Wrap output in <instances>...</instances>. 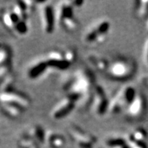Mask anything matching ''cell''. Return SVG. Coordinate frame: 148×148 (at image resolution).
<instances>
[{
  "label": "cell",
  "mask_w": 148,
  "mask_h": 148,
  "mask_svg": "<svg viewBox=\"0 0 148 148\" xmlns=\"http://www.w3.org/2000/svg\"><path fill=\"white\" fill-rule=\"evenodd\" d=\"M147 103L142 93L138 92L135 98L132 101L126 110V115L130 120L141 118L146 110Z\"/></svg>",
  "instance_id": "4fadbf2b"
},
{
  "label": "cell",
  "mask_w": 148,
  "mask_h": 148,
  "mask_svg": "<svg viewBox=\"0 0 148 148\" xmlns=\"http://www.w3.org/2000/svg\"><path fill=\"white\" fill-rule=\"evenodd\" d=\"M0 104L16 105L25 110L30 107L31 101L25 94L9 88L8 90L0 92Z\"/></svg>",
  "instance_id": "30bf717a"
},
{
  "label": "cell",
  "mask_w": 148,
  "mask_h": 148,
  "mask_svg": "<svg viewBox=\"0 0 148 148\" xmlns=\"http://www.w3.org/2000/svg\"><path fill=\"white\" fill-rule=\"evenodd\" d=\"M2 21L5 27L14 33L17 24L21 21H23V19L19 17L18 15L11 8L8 11H5L2 14Z\"/></svg>",
  "instance_id": "9a60e30c"
},
{
  "label": "cell",
  "mask_w": 148,
  "mask_h": 148,
  "mask_svg": "<svg viewBox=\"0 0 148 148\" xmlns=\"http://www.w3.org/2000/svg\"><path fill=\"white\" fill-rule=\"evenodd\" d=\"M142 83L144 84V85L148 88V75L145 76L142 78Z\"/></svg>",
  "instance_id": "484cf974"
},
{
  "label": "cell",
  "mask_w": 148,
  "mask_h": 148,
  "mask_svg": "<svg viewBox=\"0 0 148 148\" xmlns=\"http://www.w3.org/2000/svg\"><path fill=\"white\" fill-rule=\"evenodd\" d=\"M109 103L110 99L108 98L105 89L100 85L96 84L90 104L92 113L98 117H101L107 115L108 112Z\"/></svg>",
  "instance_id": "52a82bcc"
},
{
  "label": "cell",
  "mask_w": 148,
  "mask_h": 148,
  "mask_svg": "<svg viewBox=\"0 0 148 148\" xmlns=\"http://www.w3.org/2000/svg\"><path fill=\"white\" fill-rule=\"evenodd\" d=\"M18 146L20 148H39V145L37 142L25 134L19 139Z\"/></svg>",
  "instance_id": "44dd1931"
},
{
  "label": "cell",
  "mask_w": 148,
  "mask_h": 148,
  "mask_svg": "<svg viewBox=\"0 0 148 148\" xmlns=\"http://www.w3.org/2000/svg\"><path fill=\"white\" fill-rule=\"evenodd\" d=\"M77 105V102L73 98L65 94L51 108L49 113L50 117L53 120H62L67 117L75 110Z\"/></svg>",
  "instance_id": "9c48e42d"
},
{
  "label": "cell",
  "mask_w": 148,
  "mask_h": 148,
  "mask_svg": "<svg viewBox=\"0 0 148 148\" xmlns=\"http://www.w3.org/2000/svg\"><path fill=\"white\" fill-rule=\"evenodd\" d=\"M136 71V64L132 59L118 57L109 62L105 74L111 79L126 81L133 76Z\"/></svg>",
  "instance_id": "277c9868"
},
{
  "label": "cell",
  "mask_w": 148,
  "mask_h": 148,
  "mask_svg": "<svg viewBox=\"0 0 148 148\" xmlns=\"http://www.w3.org/2000/svg\"><path fill=\"white\" fill-rule=\"evenodd\" d=\"M51 69H55L59 71L66 70L71 67V64L66 60L64 56L63 51L59 49H51L47 51L44 55Z\"/></svg>",
  "instance_id": "8fae6325"
},
{
  "label": "cell",
  "mask_w": 148,
  "mask_h": 148,
  "mask_svg": "<svg viewBox=\"0 0 148 148\" xmlns=\"http://www.w3.org/2000/svg\"><path fill=\"white\" fill-rule=\"evenodd\" d=\"M143 60L147 67H148V36L145 40L143 47Z\"/></svg>",
  "instance_id": "d4e9b609"
},
{
  "label": "cell",
  "mask_w": 148,
  "mask_h": 148,
  "mask_svg": "<svg viewBox=\"0 0 148 148\" xmlns=\"http://www.w3.org/2000/svg\"><path fill=\"white\" fill-rule=\"evenodd\" d=\"M137 93L136 89L130 85L120 87L110 99L108 114L115 115L126 111Z\"/></svg>",
  "instance_id": "5b68a950"
},
{
  "label": "cell",
  "mask_w": 148,
  "mask_h": 148,
  "mask_svg": "<svg viewBox=\"0 0 148 148\" xmlns=\"http://www.w3.org/2000/svg\"><path fill=\"white\" fill-rule=\"evenodd\" d=\"M25 135L37 142L38 145H43L45 143L46 131L40 125H33L26 131Z\"/></svg>",
  "instance_id": "2e32d148"
},
{
  "label": "cell",
  "mask_w": 148,
  "mask_h": 148,
  "mask_svg": "<svg viewBox=\"0 0 148 148\" xmlns=\"http://www.w3.org/2000/svg\"><path fill=\"white\" fill-rule=\"evenodd\" d=\"M135 14L139 19H145L148 15V0H139L136 2Z\"/></svg>",
  "instance_id": "d6986e66"
},
{
  "label": "cell",
  "mask_w": 148,
  "mask_h": 148,
  "mask_svg": "<svg viewBox=\"0 0 148 148\" xmlns=\"http://www.w3.org/2000/svg\"><path fill=\"white\" fill-rule=\"evenodd\" d=\"M146 27H147V30H148V20L147 21V24H146Z\"/></svg>",
  "instance_id": "4316f807"
},
{
  "label": "cell",
  "mask_w": 148,
  "mask_h": 148,
  "mask_svg": "<svg viewBox=\"0 0 148 148\" xmlns=\"http://www.w3.org/2000/svg\"><path fill=\"white\" fill-rule=\"evenodd\" d=\"M96 84L91 73L86 69H76L63 87L66 95L73 98L77 104H90Z\"/></svg>",
  "instance_id": "6da1fadb"
},
{
  "label": "cell",
  "mask_w": 148,
  "mask_h": 148,
  "mask_svg": "<svg viewBox=\"0 0 148 148\" xmlns=\"http://www.w3.org/2000/svg\"><path fill=\"white\" fill-rule=\"evenodd\" d=\"M64 54V56L66 58V60L71 65L74 64L76 60V58H77V54L75 50H74L71 48H66L64 50H62Z\"/></svg>",
  "instance_id": "cb8c5ba5"
},
{
  "label": "cell",
  "mask_w": 148,
  "mask_h": 148,
  "mask_svg": "<svg viewBox=\"0 0 148 148\" xmlns=\"http://www.w3.org/2000/svg\"><path fill=\"white\" fill-rule=\"evenodd\" d=\"M36 8L38 9L41 29L44 33L51 35L54 31L56 24L55 7L50 1H39L36 3Z\"/></svg>",
  "instance_id": "8992f818"
},
{
  "label": "cell",
  "mask_w": 148,
  "mask_h": 148,
  "mask_svg": "<svg viewBox=\"0 0 148 148\" xmlns=\"http://www.w3.org/2000/svg\"><path fill=\"white\" fill-rule=\"evenodd\" d=\"M45 144L50 148H62L66 144L63 135L56 131H46Z\"/></svg>",
  "instance_id": "5bb4252c"
},
{
  "label": "cell",
  "mask_w": 148,
  "mask_h": 148,
  "mask_svg": "<svg viewBox=\"0 0 148 148\" xmlns=\"http://www.w3.org/2000/svg\"><path fill=\"white\" fill-rule=\"evenodd\" d=\"M105 146L107 148H130L126 137L121 135H111L105 138Z\"/></svg>",
  "instance_id": "ac0fdd59"
},
{
  "label": "cell",
  "mask_w": 148,
  "mask_h": 148,
  "mask_svg": "<svg viewBox=\"0 0 148 148\" xmlns=\"http://www.w3.org/2000/svg\"><path fill=\"white\" fill-rule=\"evenodd\" d=\"M88 61L98 72L102 73H106L109 62L105 58L97 54H90L88 56Z\"/></svg>",
  "instance_id": "e0dca14e"
},
{
  "label": "cell",
  "mask_w": 148,
  "mask_h": 148,
  "mask_svg": "<svg viewBox=\"0 0 148 148\" xmlns=\"http://www.w3.org/2000/svg\"><path fill=\"white\" fill-rule=\"evenodd\" d=\"M130 135L132 138L136 141H142V142H147V133L146 130L143 128H136L133 129L131 132H130Z\"/></svg>",
  "instance_id": "7402d4cb"
},
{
  "label": "cell",
  "mask_w": 148,
  "mask_h": 148,
  "mask_svg": "<svg viewBox=\"0 0 148 148\" xmlns=\"http://www.w3.org/2000/svg\"><path fill=\"white\" fill-rule=\"evenodd\" d=\"M68 134L71 141L80 148H93L97 142L95 135L76 125L69 127Z\"/></svg>",
  "instance_id": "ba28073f"
},
{
  "label": "cell",
  "mask_w": 148,
  "mask_h": 148,
  "mask_svg": "<svg viewBox=\"0 0 148 148\" xmlns=\"http://www.w3.org/2000/svg\"><path fill=\"white\" fill-rule=\"evenodd\" d=\"M75 6L74 1H61L55 7L56 23L67 33L77 31L79 23L75 16Z\"/></svg>",
  "instance_id": "3957f363"
},
{
  "label": "cell",
  "mask_w": 148,
  "mask_h": 148,
  "mask_svg": "<svg viewBox=\"0 0 148 148\" xmlns=\"http://www.w3.org/2000/svg\"><path fill=\"white\" fill-rule=\"evenodd\" d=\"M11 59L10 50L5 46H0V67L9 65Z\"/></svg>",
  "instance_id": "603a6c76"
},
{
  "label": "cell",
  "mask_w": 148,
  "mask_h": 148,
  "mask_svg": "<svg viewBox=\"0 0 148 148\" xmlns=\"http://www.w3.org/2000/svg\"><path fill=\"white\" fill-rule=\"evenodd\" d=\"M50 67L44 56L38 57L30 62L26 70V76L31 80H37L45 76Z\"/></svg>",
  "instance_id": "7c38bea8"
},
{
  "label": "cell",
  "mask_w": 148,
  "mask_h": 148,
  "mask_svg": "<svg viewBox=\"0 0 148 148\" xmlns=\"http://www.w3.org/2000/svg\"><path fill=\"white\" fill-rule=\"evenodd\" d=\"M111 22L107 17H100L85 29L82 42L90 46H98L105 43L111 32Z\"/></svg>",
  "instance_id": "7a4b0ae2"
},
{
  "label": "cell",
  "mask_w": 148,
  "mask_h": 148,
  "mask_svg": "<svg viewBox=\"0 0 148 148\" xmlns=\"http://www.w3.org/2000/svg\"><path fill=\"white\" fill-rule=\"evenodd\" d=\"M2 109L4 113L10 117L17 118L22 114L23 110L16 105L8 104H2Z\"/></svg>",
  "instance_id": "ffe728a7"
}]
</instances>
